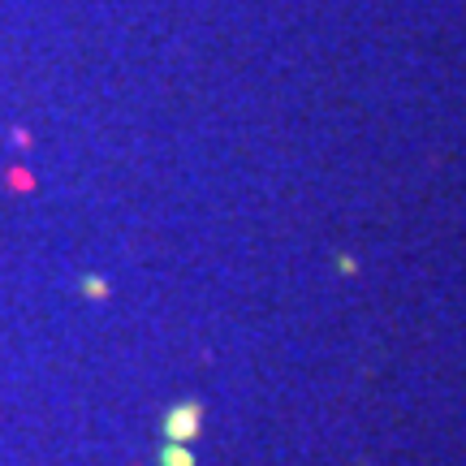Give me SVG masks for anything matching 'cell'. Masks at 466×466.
<instances>
[{
	"instance_id": "1",
	"label": "cell",
	"mask_w": 466,
	"mask_h": 466,
	"mask_svg": "<svg viewBox=\"0 0 466 466\" xmlns=\"http://www.w3.org/2000/svg\"><path fill=\"white\" fill-rule=\"evenodd\" d=\"M199 423H203V406L199 401H182V406H173L165 419V432L173 445H190L195 436H199Z\"/></svg>"
},
{
	"instance_id": "2",
	"label": "cell",
	"mask_w": 466,
	"mask_h": 466,
	"mask_svg": "<svg viewBox=\"0 0 466 466\" xmlns=\"http://www.w3.org/2000/svg\"><path fill=\"white\" fill-rule=\"evenodd\" d=\"M160 462L165 466H195V453H190V445H168V450L160 453Z\"/></svg>"
}]
</instances>
